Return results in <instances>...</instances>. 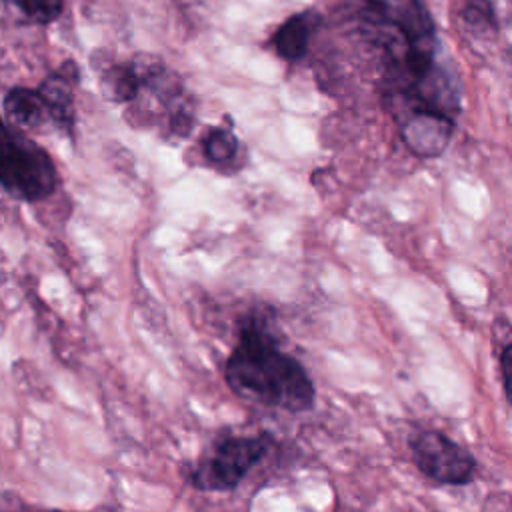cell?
<instances>
[{"label":"cell","instance_id":"obj_3","mask_svg":"<svg viewBox=\"0 0 512 512\" xmlns=\"http://www.w3.org/2000/svg\"><path fill=\"white\" fill-rule=\"evenodd\" d=\"M272 436H222L218 438L208 454L192 464L188 478L190 484L206 492H228L234 490L246 474L268 454Z\"/></svg>","mask_w":512,"mask_h":512},{"label":"cell","instance_id":"obj_5","mask_svg":"<svg viewBox=\"0 0 512 512\" xmlns=\"http://www.w3.org/2000/svg\"><path fill=\"white\" fill-rule=\"evenodd\" d=\"M78 80V68L72 60H68L34 88L44 126H52L66 136H72L76 126L74 88L78 86Z\"/></svg>","mask_w":512,"mask_h":512},{"label":"cell","instance_id":"obj_9","mask_svg":"<svg viewBox=\"0 0 512 512\" xmlns=\"http://www.w3.org/2000/svg\"><path fill=\"white\" fill-rule=\"evenodd\" d=\"M6 2L28 22L40 24V26L54 22L64 10V0H6Z\"/></svg>","mask_w":512,"mask_h":512},{"label":"cell","instance_id":"obj_10","mask_svg":"<svg viewBox=\"0 0 512 512\" xmlns=\"http://www.w3.org/2000/svg\"><path fill=\"white\" fill-rule=\"evenodd\" d=\"M510 350H512V344L510 340L506 338L504 344H502V350H500V376H502V388H504V394L506 398H510Z\"/></svg>","mask_w":512,"mask_h":512},{"label":"cell","instance_id":"obj_11","mask_svg":"<svg viewBox=\"0 0 512 512\" xmlns=\"http://www.w3.org/2000/svg\"><path fill=\"white\" fill-rule=\"evenodd\" d=\"M2 512H64V510H44V508H28V506H22V508H6Z\"/></svg>","mask_w":512,"mask_h":512},{"label":"cell","instance_id":"obj_4","mask_svg":"<svg viewBox=\"0 0 512 512\" xmlns=\"http://www.w3.org/2000/svg\"><path fill=\"white\" fill-rule=\"evenodd\" d=\"M416 468L436 484L464 486L476 474L474 456L438 430H422L410 438Z\"/></svg>","mask_w":512,"mask_h":512},{"label":"cell","instance_id":"obj_8","mask_svg":"<svg viewBox=\"0 0 512 512\" xmlns=\"http://www.w3.org/2000/svg\"><path fill=\"white\" fill-rule=\"evenodd\" d=\"M204 156L214 164H226L238 154V140L226 128H212L202 140Z\"/></svg>","mask_w":512,"mask_h":512},{"label":"cell","instance_id":"obj_7","mask_svg":"<svg viewBox=\"0 0 512 512\" xmlns=\"http://www.w3.org/2000/svg\"><path fill=\"white\" fill-rule=\"evenodd\" d=\"M146 70L148 64H118L112 66L104 74V86L108 92V98L116 102H126L134 100L136 94L140 92L142 84L146 82Z\"/></svg>","mask_w":512,"mask_h":512},{"label":"cell","instance_id":"obj_6","mask_svg":"<svg viewBox=\"0 0 512 512\" xmlns=\"http://www.w3.org/2000/svg\"><path fill=\"white\" fill-rule=\"evenodd\" d=\"M310 18L308 14H296L288 18L274 34V48L280 58L296 62L304 56L310 38Z\"/></svg>","mask_w":512,"mask_h":512},{"label":"cell","instance_id":"obj_2","mask_svg":"<svg viewBox=\"0 0 512 512\" xmlns=\"http://www.w3.org/2000/svg\"><path fill=\"white\" fill-rule=\"evenodd\" d=\"M58 186L50 154L0 112V188L16 200L38 202Z\"/></svg>","mask_w":512,"mask_h":512},{"label":"cell","instance_id":"obj_1","mask_svg":"<svg viewBox=\"0 0 512 512\" xmlns=\"http://www.w3.org/2000/svg\"><path fill=\"white\" fill-rule=\"evenodd\" d=\"M224 378L238 396L268 408L304 412L314 406L316 390L308 372L280 348L272 324L256 312L240 322Z\"/></svg>","mask_w":512,"mask_h":512}]
</instances>
